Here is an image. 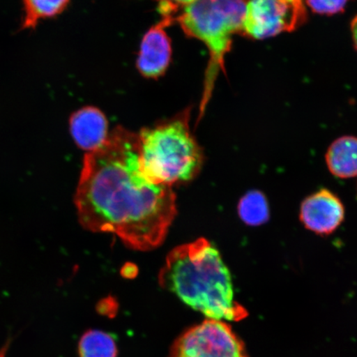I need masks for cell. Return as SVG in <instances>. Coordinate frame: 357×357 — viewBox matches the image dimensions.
<instances>
[{"mask_svg": "<svg viewBox=\"0 0 357 357\" xmlns=\"http://www.w3.org/2000/svg\"><path fill=\"white\" fill-rule=\"evenodd\" d=\"M247 0H196L176 16L186 36L200 40L208 47L209 61L205 73L200 118L206 110L214 84L225 70V56L231 51L233 37L243 33Z\"/></svg>", "mask_w": 357, "mask_h": 357, "instance_id": "cell-4", "label": "cell"}, {"mask_svg": "<svg viewBox=\"0 0 357 357\" xmlns=\"http://www.w3.org/2000/svg\"><path fill=\"white\" fill-rule=\"evenodd\" d=\"M326 162L336 177L357 176V137L345 136L334 141L326 154Z\"/></svg>", "mask_w": 357, "mask_h": 357, "instance_id": "cell-10", "label": "cell"}, {"mask_svg": "<svg viewBox=\"0 0 357 357\" xmlns=\"http://www.w3.org/2000/svg\"><path fill=\"white\" fill-rule=\"evenodd\" d=\"M348 0H306L312 12L333 15L344 11Z\"/></svg>", "mask_w": 357, "mask_h": 357, "instance_id": "cell-14", "label": "cell"}, {"mask_svg": "<svg viewBox=\"0 0 357 357\" xmlns=\"http://www.w3.org/2000/svg\"><path fill=\"white\" fill-rule=\"evenodd\" d=\"M307 16L305 0H249L242 33L262 40L291 33L305 24Z\"/></svg>", "mask_w": 357, "mask_h": 357, "instance_id": "cell-6", "label": "cell"}, {"mask_svg": "<svg viewBox=\"0 0 357 357\" xmlns=\"http://www.w3.org/2000/svg\"><path fill=\"white\" fill-rule=\"evenodd\" d=\"M159 11L162 17H175L177 13L196 0H158Z\"/></svg>", "mask_w": 357, "mask_h": 357, "instance_id": "cell-15", "label": "cell"}, {"mask_svg": "<svg viewBox=\"0 0 357 357\" xmlns=\"http://www.w3.org/2000/svg\"><path fill=\"white\" fill-rule=\"evenodd\" d=\"M190 109L138 133L140 162L155 183L172 186L198 175L204 155L190 129Z\"/></svg>", "mask_w": 357, "mask_h": 357, "instance_id": "cell-3", "label": "cell"}, {"mask_svg": "<svg viewBox=\"0 0 357 357\" xmlns=\"http://www.w3.org/2000/svg\"><path fill=\"white\" fill-rule=\"evenodd\" d=\"M238 215L248 226H261L269 220V204L261 191L248 192L238 203Z\"/></svg>", "mask_w": 357, "mask_h": 357, "instance_id": "cell-12", "label": "cell"}, {"mask_svg": "<svg viewBox=\"0 0 357 357\" xmlns=\"http://www.w3.org/2000/svg\"><path fill=\"white\" fill-rule=\"evenodd\" d=\"M8 345H6V347H3V349L1 351H0V357L6 356V351L8 350Z\"/></svg>", "mask_w": 357, "mask_h": 357, "instance_id": "cell-17", "label": "cell"}, {"mask_svg": "<svg viewBox=\"0 0 357 357\" xmlns=\"http://www.w3.org/2000/svg\"><path fill=\"white\" fill-rule=\"evenodd\" d=\"M24 19L22 30L34 29L42 20L55 17L68 6L70 0H22Z\"/></svg>", "mask_w": 357, "mask_h": 357, "instance_id": "cell-11", "label": "cell"}, {"mask_svg": "<svg viewBox=\"0 0 357 357\" xmlns=\"http://www.w3.org/2000/svg\"><path fill=\"white\" fill-rule=\"evenodd\" d=\"M175 22V17H162L142 38L137 67L144 77L158 79L166 73L172 55V42L166 29Z\"/></svg>", "mask_w": 357, "mask_h": 357, "instance_id": "cell-7", "label": "cell"}, {"mask_svg": "<svg viewBox=\"0 0 357 357\" xmlns=\"http://www.w3.org/2000/svg\"><path fill=\"white\" fill-rule=\"evenodd\" d=\"M74 201L84 229L115 234L142 252L163 243L177 213L172 186L145 175L138 134L122 127L84 155Z\"/></svg>", "mask_w": 357, "mask_h": 357, "instance_id": "cell-1", "label": "cell"}, {"mask_svg": "<svg viewBox=\"0 0 357 357\" xmlns=\"http://www.w3.org/2000/svg\"><path fill=\"white\" fill-rule=\"evenodd\" d=\"M79 357H117L118 348L110 334L91 330L79 342Z\"/></svg>", "mask_w": 357, "mask_h": 357, "instance_id": "cell-13", "label": "cell"}, {"mask_svg": "<svg viewBox=\"0 0 357 357\" xmlns=\"http://www.w3.org/2000/svg\"><path fill=\"white\" fill-rule=\"evenodd\" d=\"M169 357H248L244 343L225 321L207 319L180 335Z\"/></svg>", "mask_w": 357, "mask_h": 357, "instance_id": "cell-5", "label": "cell"}, {"mask_svg": "<svg viewBox=\"0 0 357 357\" xmlns=\"http://www.w3.org/2000/svg\"><path fill=\"white\" fill-rule=\"evenodd\" d=\"M345 217L344 206L333 192L322 189L303 201L301 220L307 230L328 235L337 229Z\"/></svg>", "mask_w": 357, "mask_h": 357, "instance_id": "cell-8", "label": "cell"}, {"mask_svg": "<svg viewBox=\"0 0 357 357\" xmlns=\"http://www.w3.org/2000/svg\"><path fill=\"white\" fill-rule=\"evenodd\" d=\"M351 31L352 39H354L355 47L357 51V15L355 16L354 20H352L351 22Z\"/></svg>", "mask_w": 357, "mask_h": 357, "instance_id": "cell-16", "label": "cell"}, {"mask_svg": "<svg viewBox=\"0 0 357 357\" xmlns=\"http://www.w3.org/2000/svg\"><path fill=\"white\" fill-rule=\"evenodd\" d=\"M70 131L77 145L86 153L99 149L109 137L105 115L96 107H84L70 116Z\"/></svg>", "mask_w": 357, "mask_h": 357, "instance_id": "cell-9", "label": "cell"}, {"mask_svg": "<svg viewBox=\"0 0 357 357\" xmlns=\"http://www.w3.org/2000/svg\"><path fill=\"white\" fill-rule=\"evenodd\" d=\"M159 284L208 319L236 322L248 316L234 300L229 270L207 239L174 248L160 271Z\"/></svg>", "mask_w": 357, "mask_h": 357, "instance_id": "cell-2", "label": "cell"}]
</instances>
